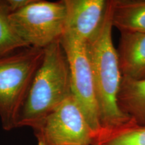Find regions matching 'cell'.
<instances>
[{
    "label": "cell",
    "instance_id": "obj_4",
    "mask_svg": "<svg viewBox=\"0 0 145 145\" xmlns=\"http://www.w3.org/2000/svg\"><path fill=\"white\" fill-rule=\"evenodd\" d=\"M16 34L29 46L44 49L60 40L65 32L66 8L64 1L34 0L26 7L10 14Z\"/></svg>",
    "mask_w": 145,
    "mask_h": 145
},
{
    "label": "cell",
    "instance_id": "obj_9",
    "mask_svg": "<svg viewBox=\"0 0 145 145\" xmlns=\"http://www.w3.org/2000/svg\"><path fill=\"white\" fill-rule=\"evenodd\" d=\"M118 106L132 122L145 126V79L134 80L122 77Z\"/></svg>",
    "mask_w": 145,
    "mask_h": 145
},
{
    "label": "cell",
    "instance_id": "obj_13",
    "mask_svg": "<svg viewBox=\"0 0 145 145\" xmlns=\"http://www.w3.org/2000/svg\"><path fill=\"white\" fill-rule=\"evenodd\" d=\"M10 14L20 10L30 4L34 0H5Z\"/></svg>",
    "mask_w": 145,
    "mask_h": 145
},
{
    "label": "cell",
    "instance_id": "obj_2",
    "mask_svg": "<svg viewBox=\"0 0 145 145\" xmlns=\"http://www.w3.org/2000/svg\"><path fill=\"white\" fill-rule=\"evenodd\" d=\"M111 5L97 36L87 44L98 104L101 128H111L130 120L120 110L118 95L122 76L117 50L112 41Z\"/></svg>",
    "mask_w": 145,
    "mask_h": 145
},
{
    "label": "cell",
    "instance_id": "obj_3",
    "mask_svg": "<svg viewBox=\"0 0 145 145\" xmlns=\"http://www.w3.org/2000/svg\"><path fill=\"white\" fill-rule=\"evenodd\" d=\"M43 55L44 49L28 46L0 57V118L4 130L16 128L18 115Z\"/></svg>",
    "mask_w": 145,
    "mask_h": 145
},
{
    "label": "cell",
    "instance_id": "obj_7",
    "mask_svg": "<svg viewBox=\"0 0 145 145\" xmlns=\"http://www.w3.org/2000/svg\"><path fill=\"white\" fill-rule=\"evenodd\" d=\"M109 0H63L66 8L64 34L88 44L100 31L108 11Z\"/></svg>",
    "mask_w": 145,
    "mask_h": 145
},
{
    "label": "cell",
    "instance_id": "obj_6",
    "mask_svg": "<svg viewBox=\"0 0 145 145\" xmlns=\"http://www.w3.org/2000/svg\"><path fill=\"white\" fill-rule=\"evenodd\" d=\"M33 130L39 145H91L95 135L72 94Z\"/></svg>",
    "mask_w": 145,
    "mask_h": 145
},
{
    "label": "cell",
    "instance_id": "obj_1",
    "mask_svg": "<svg viewBox=\"0 0 145 145\" xmlns=\"http://www.w3.org/2000/svg\"><path fill=\"white\" fill-rule=\"evenodd\" d=\"M70 95L69 68L60 40L44 48L42 61L32 80L16 128H34Z\"/></svg>",
    "mask_w": 145,
    "mask_h": 145
},
{
    "label": "cell",
    "instance_id": "obj_8",
    "mask_svg": "<svg viewBox=\"0 0 145 145\" xmlns=\"http://www.w3.org/2000/svg\"><path fill=\"white\" fill-rule=\"evenodd\" d=\"M117 52L123 78L145 79L144 32H122Z\"/></svg>",
    "mask_w": 145,
    "mask_h": 145
},
{
    "label": "cell",
    "instance_id": "obj_11",
    "mask_svg": "<svg viewBox=\"0 0 145 145\" xmlns=\"http://www.w3.org/2000/svg\"><path fill=\"white\" fill-rule=\"evenodd\" d=\"M91 145H145V126L130 120L117 126L101 128Z\"/></svg>",
    "mask_w": 145,
    "mask_h": 145
},
{
    "label": "cell",
    "instance_id": "obj_5",
    "mask_svg": "<svg viewBox=\"0 0 145 145\" xmlns=\"http://www.w3.org/2000/svg\"><path fill=\"white\" fill-rule=\"evenodd\" d=\"M61 43L68 61L71 94L95 134L100 130L101 123L87 43L65 33Z\"/></svg>",
    "mask_w": 145,
    "mask_h": 145
},
{
    "label": "cell",
    "instance_id": "obj_10",
    "mask_svg": "<svg viewBox=\"0 0 145 145\" xmlns=\"http://www.w3.org/2000/svg\"><path fill=\"white\" fill-rule=\"evenodd\" d=\"M113 27L122 32H144L145 0H110Z\"/></svg>",
    "mask_w": 145,
    "mask_h": 145
},
{
    "label": "cell",
    "instance_id": "obj_12",
    "mask_svg": "<svg viewBox=\"0 0 145 145\" xmlns=\"http://www.w3.org/2000/svg\"><path fill=\"white\" fill-rule=\"evenodd\" d=\"M10 14L5 0H0V57L29 46L12 28Z\"/></svg>",
    "mask_w": 145,
    "mask_h": 145
}]
</instances>
